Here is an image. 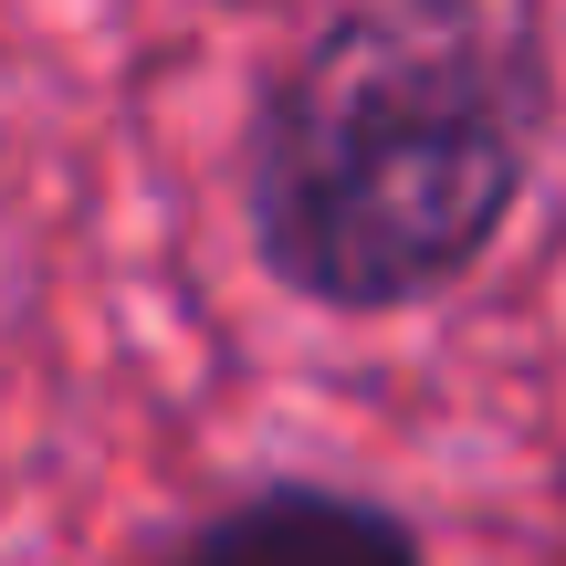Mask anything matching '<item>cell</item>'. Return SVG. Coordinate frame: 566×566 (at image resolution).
Instances as JSON below:
<instances>
[{
  "instance_id": "obj_1",
  "label": "cell",
  "mask_w": 566,
  "mask_h": 566,
  "mask_svg": "<svg viewBox=\"0 0 566 566\" xmlns=\"http://www.w3.org/2000/svg\"><path fill=\"white\" fill-rule=\"evenodd\" d=\"M546 42L504 0H336L263 74L242 126V231L336 325L462 294L546 158Z\"/></svg>"
},
{
  "instance_id": "obj_2",
  "label": "cell",
  "mask_w": 566,
  "mask_h": 566,
  "mask_svg": "<svg viewBox=\"0 0 566 566\" xmlns=\"http://www.w3.org/2000/svg\"><path fill=\"white\" fill-rule=\"evenodd\" d=\"M158 566H430L409 514L346 483H252L210 504Z\"/></svg>"
}]
</instances>
